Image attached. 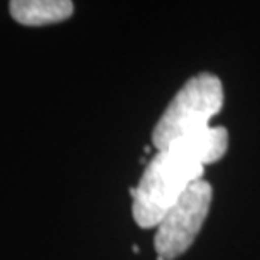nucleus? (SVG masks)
Returning a JSON list of instances; mask_svg holds the SVG:
<instances>
[{
    "instance_id": "3",
    "label": "nucleus",
    "mask_w": 260,
    "mask_h": 260,
    "mask_svg": "<svg viewBox=\"0 0 260 260\" xmlns=\"http://www.w3.org/2000/svg\"><path fill=\"white\" fill-rule=\"evenodd\" d=\"M211 196L210 183L201 179L191 184L174 203L159 221L155 232L154 247L159 257L174 260L193 245L210 213Z\"/></svg>"
},
{
    "instance_id": "1",
    "label": "nucleus",
    "mask_w": 260,
    "mask_h": 260,
    "mask_svg": "<svg viewBox=\"0 0 260 260\" xmlns=\"http://www.w3.org/2000/svg\"><path fill=\"white\" fill-rule=\"evenodd\" d=\"M226 149V128L208 125L155 154L132 196L135 223L140 228L157 226L186 189L203 179L205 166L220 160Z\"/></svg>"
},
{
    "instance_id": "6",
    "label": "nucleus",
    "mask_w": 260,
    "mask_h": 260,
    "mask_svg": "<svg viewBox=\"0 0 260 260\" xmlns=\"http://www.w3.org/2000/svg\"><path fill=\"white\" fill-rule=\"evenodd\" d=\"M150 149H152L150 145H145V147H144V152H145V154H149V152H150Z\"/></svg>"
},
{
    "instance_id": "5",
    "label": "nucleus",
    "mask_w": 260,
    "mask_h": 260,
    "mask_svg": "<svg viewBox=\"0 0 260 260\" xmlns=\"http://www.w3.org/2000/svg\"><path fill=\"white\" fill-rule=\"evenodd\" d=\"M132 252H134V253H140V248H139L137 245H134V247H132Z\"/></svg>"
},
{
    "instance_id": "4",
    "label": "nucleus",
    "mask_w": 260,
    "mask_h": 260,
    "mask_svg": "<svg viewBox=\"0 0 260 260\" xmlns=\"http://www.w3.org/2000/svg\"><path fill=\"white\" fill-rule=\"evenodd\" d=\"M9 10L15 22L29 27H41L70 19L75 5L70 0H14Z\"/></svg>"
},
{
    "instance_id": "7",
    "label": "nucleus",
    "mask_w": 260,
    "mask_h": 260,
    "mask_svg": "<svg viewBox=\"0 0 260 260\" xmlns=\"http://www.w3.org/2000/svg\"><path fill=\"white\" fill-rule=\"evenodd\" d=\"M157 260H171V258H164V257H159L157 255Z\"/></svg>"
},
{
    "instance_id": "2",
    "label": "nucleus",
    "mask_w": 260,
    "mask_h": 260,
    "mask_svg": "<svg viewBox=\"0 0 260 260\" xmlns=\"http://www.w3.org/2000/svg\"><path fill=\"white\" fill-rule=\"evenodd\" d=\"M223 108V86L211 73L189 78L171 100L152 132V145L157 152L169 149L178 140L210 125V120Z\"/></svg>"
}]
</instances>
